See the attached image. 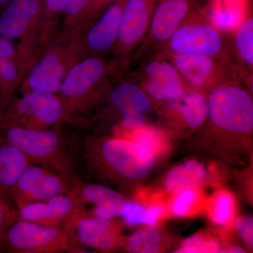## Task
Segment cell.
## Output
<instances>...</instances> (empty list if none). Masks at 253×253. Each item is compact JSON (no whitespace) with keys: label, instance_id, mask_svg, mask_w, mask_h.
<instances>
[{"label":"cell","instance_id":"21","mask_svg":"<svg viewBox=\"0 0 253 253\" xmlns=\"http://www.w3.org/2000/svg\"><path fill=\"white\" fill-rule=\"evenodd\" d=\"M206 91L191 87L179 99L171 100V107L177 118L189 129L204 126L208 116V95Z\"/></svg>","mask_w":253,"mask_h":253},{"label":"cell","instance_id":"17","mask_svg":"<svg viewBox=\"0 0 253 253\" xmlns=\"http://www.w3.org/2000/svg\"><path fill=\"white\" fill-rule=\"evenodd\" d=\"M109 94L110 104L121 116L125 127L136 129L144 126L145 115L152 111L153 105L140 86L131 81H125L111 89Z\"/></svg>","mask_w":253,"mask_h":253},{"label":"cell","instance_id":"6","mask_svg":"<svg viewBox=\"0 0 253 253\" xmlns=\"http://www.w3.org/2000/svg\"><path fill=\"white\" fill-rule=\"evenodd\" d=\"M0 139L19 149L30 163L73 177L71 155L62 139L54 131L0 126Z\"/></svg>","mask_w":253,"mask_h":253},{"label":"cell","instance_id":"37","mask_svg":"<svg viewBox=\"0 0 253 253\" xmlns=\"http://www.w3.org/2000/svg\"><path fill=\"white\" fill-rule=\"evenodd\" d=\"M220 253H244L246 251L240 246H232L221 250Z\"/></svg>","mask_w":253,"mask_h":253},{"label":"cell","instance_id":"2","mask_svg":"<svg viewBox=\"0 0 253 253\" xmlns=\"http://www.w3.org/2000/svg\"><path fill=\"white\" fill-rule=\"evenodd\" d=\"M121 66L116 59L89 57L71 68L57 94L64 110V121L90 111L111 90V82Z\"/></svg>","mask_w":253,"mask_h":253},{"label":"cell","instance_id":"31","mask_svg":"<svg viewBox=\"0 0 253 253\" xmlns=\"http://www.w3.org/2000/svg\"><path fill=\"white\" fill-rule=\"evenodd\" d=\"M131 141L144 146L154 156L159 154L162 150V141L158 133L152 129H145L144 126L134 129Z\"/></svg>","mask_w":253,"mask_h":253},{"label":"cell","instance_id":"35","mask_svg":"<svg viewBox=\"0 0 253 253\" xmlns=\"http://www.w3.org/2000/svg\"><path fill=\"white\" fill-rule=\"evenodd\" d=\"M183 246L194 248L197 251V253H217L219 252L220 248V246L215 240L208 239L201 235H195L189 237L184 241Z\"/></svg>","mask_w":253,"mask_h":253},{"label":"cell","instance_id":"10","mask_svg":"<svg viewBox=\"0 0 253 253\" xmlns=\"http://www.w3.org/2000/svg\"><path fill=\"white\" fill-rule=\"evenodd\" d=\"M175 66L191 87L209 93L223 84L243 83L234 65L205 54H179L160 51Z\"/></svg>","mask_w":253,"mask_h":253},{"label":"cell","instance_id":"39","mask_svg":"<svg viewBox=\"0 0 253 253\" xmlns=\"http://www.w3.org/2000/svg\"><path fill=\"white\" fill-rule=\"evenodd\" d=\"M11 1H12V0H0V11L4 9L5 6L9 4Z\"/></svg>","mask_w":253,"mask_h":253},{"label":"cell","instance_id":"36","mask_svg":"<svg viewBox=\"0 0 253 253\" xmlns=\"http://www.w3.org/2000/svg\"><path fill=\"white\" fill-rule=\"evenodd\" d=\"M236 231L245 244L253 249V217L249 215H241L234 221Z\"/></svg>","mask_w":253,"mask_h":253},{"label":"cell","instance_id":"8","mask_svg":"<svg viewBox=\"0 0 253 253\" xmlns=\"http://www.w3.org/2000/svg\"><path fill=\"white\" fill-rule=\"evenodd\" d=\"M64 121V110L57 94L31 91L10 100L0 117V126L48 129Z\"/></svg>","mask_w":253,"mask_h":253},{"label":"cell","instance_id":"27","mask_svg":"<svg viewBox=\"0 0 253 253\" xmlns=\"http://www.w3.org/2000/svg\"><path fill=\"white\" fill-rule=\"evenodd\" d=\"M208 212L212 222L218 225H228L235 212L234 196L226 191H219L210 200Z\"/></svg>","mask_w":253,"mask_h":253},{"label":"cell","instance_id":"22","mask_svg":"<svg viewBox=\"0 0 253 253\" xmlns=\"http://www.w3.org/2000/svg\"><path fill=\"white\" fill-rule=\"evenodd\" d=\"M29 164L19 149L0 139V194L9 197L10 191Z\"/></svg>","mask_w":253,"mask_h":253},{"label":"cell","instance_id":"15","mask_svg":"<svg viewBox=\"0 0 253 253\" xmlns=\"http://www.w3.org/2000/svg\"><path fill=\"white\" fill-rule=\"evenodd\" d=\"M157 0H126L123 9L116 45L114 59L126 69L131 54L140 45L149 31Z\"/></svg>","mask_w":253,"mask_h":253},{"label":"cell","instance_id":"18","mask_svg":"<svg viewBox=\"0 0 253 253\" xmlns=\"http://www.w3.org/2000/svg\"><path fill=\"white\" fill-rule=\"evenodd\" d=\"M83 206H85L70 193L57 195L18 208L17 219L45 226H62L73 213Z\"/></svg>","mask_w":253,"mask_h":253},{"label":"cell","instance_id":"29","mask_svg":"<svg viewBox=\"0 0 253 253\" xmlns=\"http://www.w3.org/2000/svg\"><path fill=\"white\" fill-rule=\"evenodd\" d=\"M118 0H91L86 9L78 19L72 33L85 31L86 28L102 14L105 10Z\"/></svg>","mask_w":253,"mask_h":253},{"label":"cell","instance_id":"16","mask_svg":"<svg viewBox=\"0 0 253 253\" xmlns=\"http://www.w3.org/2000/svg\"><path fill=\"white\" fill-rule=\"evenodd\" d=\"M126 0L109 6L85 31L81 32L84 57H104L117 42L121 17Z\"/></svg>","mask_w":253,"mask_h":253},{"label":"cell","instance_id":"11","mask_svg":"<svg viewBox=\"0 0 253 253\" xmlns=\"http://www.w3.org/2000/svg\"><path fill=\"white\" fill-rule=\"evenodd\" d=\"M200 0H157L149 31L126 63H140L164 47L176 28L191 11L199 5Z\"/></svg>","mask_w":253,"mask_h":253},{"label":"cell","instance_id":"12","mask_svg":"<svg viewBox=\"0 0 253 253\" xmlns=\"http://www.w3.org/2000/svg\"><path fill=\"white\" fill-rule=\"evenodd\" d=\"M131 76L133 81L156 101L179 99L191 89L175 66L161 52L141 61Z\"/></svg>","mask_w":253,"mask_h":253},{"label":"cell","instance_id":"34","mask_svg":"<svg viewBox=\"0 0 253 253\" xmlns=\"http://www.w3.org/2000/svg\"><path fill=\"white\" fill-rule=\"evenodd\" d=\"M123 216L129 224H146L148 225H154L152 219L150 217L147 210L138 204H131L128 201L123 209Z\"/></svg>","mask_w":253,"mask_h":253},{"label":"cell","instance_id":"26","mask_svg":"<svg viewBox=\"0 0 253 253\" xmlns=\"http://www.w3.org/2000/svg\"><path fill=\"white\" fill-rule=\"evenodd\" d=\"M123 245L130 253H158L163 246V236L156 228H144L129 236Z\"/></svg>","mask_w":253,"mask_h":253},{"label":"cell","instance_id":"13","mask_svg":"<svg viewBox=\"0 0 253 253\" xmlns=\"http://www.w3.org/2000/svg\"><path fill=\"white\" fill-rule=\"evenodd\" d=\"M77 253L84 248L109 252L123 244L120 228L111 219L91 216L83 206L63 224Z\"/></svg>","mask_w":253,"mask_h":253},{"label":"cell","instance_id":"9","mask_svg":"<svg viewBox=\"0 0 253 253\" xmlns=\"http://www.w3.org/2000/svg\"><path fill=\"white\" fill-rule=\"evenodd\" d=\"M0 247L16 253H77L63 226L17 219L0 239Z\"/></svg>","mask_w":253,"mask_h":253},{"label":"cell","instance_id":"23","mask_svg":"<svg viewBox=\"0 0 253 253\" xmlns=\"http://www.w3.org/2000/svg\"><path fill=\"white\" fill-rule=\"evenodd\" d=\"M207 171L202 163L189 161L176 166L168 173L165 187L169 194L176 195L186 190H197L204 184Z\"/></svg>","mask_w":253,"mask_h":253},{"label":"cell","instance_id":"24","mask_svg":"<svg viewBox=\"0 0 253 253\" xmlns=\"http://www.w3.org/2000/svg\"><path fill=\"white\" fill-rule=\"evenodd\" d=\"M68 0H42V14L38 34V49L42 52L54 38L58 21L64 14Z\"/></svg>","mask_w":253,"mask_h":253},{"label":"cell","instance_id":"32","mask_svg":"<svg viewBox=\"0 0 253 253\" xmlns=\"http://www.w3.org/2000/svg\"><path fill=\"white\" fill-rule=\"evenodd\" d=\"M128 201L125 197L105 201L95 206L93 214L91 215L102 219L119 217L123 215V209Z\"/></svg>","mask_w":253,"mask_h":253},{"label":"cell","instance_id":"28","mask_svg":"<svg viewBox=\"0 0 253 253\" xmlns=\"http://www.w3.org/2000/svg\"><path fill=\"white\" fill-rule=\"evenodd\" d=\"M201 194L197 190H186L176 194L171 211L176 217H186L200 208Z\"/></svg>","mask_w":253,"mask_h":253},{"label":"cell","instance_id":"25","mask_svg":"<svg viewBox=\"0 0 253 253\" xmlns=\"http://www.w3.org/2000/svg\"><path fill=\"white\" fill-rule=\"evenodd\" d=\"M68 193L72 194L83 206L87 204H92L96 206L109 200L125 197L117 191L106 186L99 184H84L77 179L73 181V185Z\"/></svg>","mask_w":253,"mask_h":253},{"label":"cell","instance_id":"3","mask_svg":"<svg viewBox=\"0 0 253 253\" xmlns=\"http://www.w3.org/2000/svg\"><path fill=\"white\" fill-rule=\"evenodd\" d=\"M54 37L41 59L31 68L20 84L21 94L31 91L57 94L68 71L85 59L81 33H61Z\"/></svg>","mask_w":253,"mask_h":253},{"label":"cell","instance_id":"20","mask_svg":"<svg viewBox=\"0 0 253 253\" xmlns=\"http://www.w3.org/2000/svg\"><path fill=\"white\" fill-rule=\"evenodd\" d=\"M233 63L246 85L253 83V17L249 14L231 38Z\"/></svg>","mask_w":253,"mask_h":253},{"label":"cell","instance_id":"5","mask_svg":"<svg viewBox=\"0 0 253 253\" xmlns=\"http://www.w3.org/2000/svg\"><path fill=\"white\" fill-rule=\"evenodd\" d=\"M161 51L173 54L208 55L234 65L231 38L211 23L207 10L199 5L176 28Z\"/></svg>","mask_w":253,"mask_h":253},{"label":"cell","instance_id":"7","mask_svg":"<svg viewBox=\"0 0 253 253\" xmlns=\"http://www.w3.org/2000/svg\"><path fill=\"white\" fill-rule=\"evenodd\" d=\"M42 0H12L0 11V36L20 41V53L31 67L36 63L41 26Z\"/></svg>","mask_w":253,"mask_h":253},{"label":"cell","instance_id":"19","mask_svg":"<svg viewBox=\"0 0 253 253\" xmlns=\"http://www.w3.org/2000/svg\"><path fill=\"white\" fill-rule=\"evenodd\" d=\"M31 68L13 42L0 36V85L5 108Z\"/></svg>","mask_w":253,"mask_h":253},{"label":"cell","instance_id":"1","mask_svg":"<svg viewBox=\"0 0 253 253\" xmlns=\"http://www.w3.org/2000/svg\"><path fill=\"white\" fill-rule=\"evenodd\" d=\"M84 149L91 172L115 184L143 179L154 167L152 153L134 141L116 138L91 139Z\"/></svg>","mask_w":253,"mask_h":253},{"label":"cell","instance_id":"4","mask_svg":"<svg viewBox=\"0 0 253 253\" xmlns=\"http://www.w3.org/2000/svg\"><path fill=\"white\" fill-rule=\"evenodd\" d=\"M208 129L224 135L246 137L253 130V101L243 83L217 86L208 95Z\"/></svg>","mask_w":253,"mask_h":253},{"label":"cell","instance_id":"14","mask_svg":"<svg viewBox=\"0 0 253 253\" xmlns=\"http://www.w3.org/2000/svg\"><path fill=\"white\" fill-rule=\"evenodd\" d=\"M75 179L51 168L31 163L10 191V199L18 209L26 205L67 194Z\"/></svg>","mask_w":253,"mask_h":253},{"label":"cell","instance_id":"33","mask_svg":"<svg viewBox=\"0 0 253 253\" xmlns=\"http://www.w3.org/2000/svg\"><path fill=\"white\" fill-rule=\"evenodd\" d=\"M17 219V208L9 197L0 194V239Z\"/></svg>","mask_w":253,"mask_h":253},{"label":"cell","instance_id":"30","mask_svg":"<svg viewBox=\"0 0 253 253\" xmlns=\"http://www.w3.org/2000/svg\"><path fill=\"white\" fill-rule=\"evenodd\" d=\"M91 0H68L63 14L62 33H71L76 28L80 16L86 9Z\"/></svg>","mask_w":253,"mask_h":253},{"label":"cell","instance_id":"38","mask_svg":"<svg viewBox=\"0 0 253 253\" xmlns=\"http://www.w3.org/2000/svg\"><path fill=\"white\" fill-rule=\"evenodd\" d=\"M5 109L4 101H3L2 91H1V85H0V117L4 112Z\"/></svg>","mask_w":253,"mask_h":253}]
</instances>
